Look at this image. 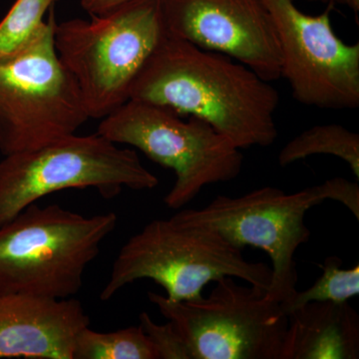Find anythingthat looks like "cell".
Returning <instances> with one entry per match:
<instances>
[{
	"label": "cell",
	"mask_w": 359,
	"mask_h": 359,
	"mask_svg": "<svg viewBox=\"0 0 359 359\" xmlns=\"http://www.w3.org/2000/svg\"><path fill=\"white\" fill-rule=\"evenodd\" d=\"M280 40L282 68L297 102L323 109L359 106V43L347 44L332 28L334 6L309 15L294 0H264Z\"/></svg>",
	"instance_id": "cell-10"
},
{
	"label": "cell",
	"mask_w": 359,
	"mask_h": 359,
	"mask_svg": "<svg viewBox=\"0 0 359 359\" xmlns=\"http://www.w3.org/2000/svg\"><path fill=\"white\" fill-rule=\"evenodd\" d=\"M209 297L172 302L149 292V301L178 328L194 359H280L289 316L266 290L235 278L217 280Z\"/></svg>",
	"instance_id": "cell-9"
},
{
	"label": "cell",
	"mask_w": 359,
	"mask_h": 359,
	"mask_svg": "<svg viewBox=\"0 0 359 359\" xmlns=\"http://www.w3.org/2000/svg\"><path fill=\"white\" fill-rule=\"evenodd\" d=\"M37 36L0 60V152L30 150L75 134L90 119L54 45L53 6Z\"/></svg>",
	"instance_id": "cell-8"
},
{
	"label": "cell",
	"mask_w": 359,
	"mask_h": 359,
	"mask_svg": "<svg viewBox=\"0 0 359 359\" xmlns=\"http://www.w3.org/2000/svg\"><path fill=\"white\" fill-rule=\"evenodd\" d=\"M128 1L130 0H81V6L92 16L101 15Z\"/></svg>",
	"instance_id": "cell-19"
},
{
	"label": "cell",
	"mask_w": 359,
	"mask_h": 359,
	"mask_svg": "<svg viewBox=\"0 0 359 359\" xmlns=\"http://www.w3.org/2000/svg\"><path fill=\"white\" fill-rule=\"evenodd\" d=\"M73 359H158L140 325L111 332L85 327L78 334Z\"/></svg>",
	"instance_id": "cell-15"
},
{
	"label": "cell",
	"mask_w": 359,
	"mask_h": 359,
	"mask_svg": "<svg viewBox=\"0 0 359 359\" xmlns=\"http://www.w3.org/2000/svg\"><path fill=\"white\" fill-rule=\"evenodd\" d=\"M271 276V268L248 261L242 249L217 231L184 223L174 215L150 222L123 245L100 299L109 301L130 283L149 278L166 290L170 301H196L205 287L224 276L266 290Z\"/></svg>",
	"instance_id": "cell-5"
},
{
	"label": "cell",
	"mask_w": 359,
	"mask_h": 359,
	"mask_svg": "<svg viewBox=\"0 0 359 359\" xmlns=\"http://www.w3.org/2000/svg\"><path fill=\"white\" fill-rule=\"evenodd\" d=\"M164 34L161 0H130L91 20L56 22L55 50L89 118L103 119L129 100L132 84Z\"/></svg>",
	"instance_id": "cell-4"
},
{
	"label": "cell",
	"mask_w": 359,
	"mask_h": 359,
	"mask_svg": "<svg viewBox=\"0 0 359 359\" xmlns=\"http://www.w3.org/2000/svg\"><path fill=\"white\" fill-rule=\"evenodd\" d=\"M97 133L139 149L173 170L176 181L164 199L170 209L189 204L205 186L237 178L244 165L240 149L211 125L195 117L184 121L171 110L146 101L129 99L103 118Z\"/></svg>",
	"instance_id": "cell-7"
},
{
	"label": "cell",
	"mask_w": 359,
	"mask_h": 359,
	"mask_svg": "<svg viewBox=\"0 0 359 359\" xmlns=\"http://www.w3.org/2000/svg\"><path fill=\"white\" fill-rule=\"evenodd\" d=\"M158 185L136 151L118 147L98 133L67 135L0 161V226L59 191L93 188L104 199H113L124 188L152 190Z\"/></svg>",
	"instance_id": "cell-6"
},
{
	"label": "cell",
	"mask_w": 359,
	"mask_h": 359,
	"mask_svg": "<svg viewBox=\"0 0 359 359\" xmlns=\"http://www.w3.org/2000/svg\"><path fill=\"white\" fill-rule=\"evenodd\" d=\"M314 155H330L346 163L359 179V136L339 124L318 125L294 137L280 150L278 163L287 167Z\"/></svg>",
	"instance_id": "cell-14"
},
{
	"label": "cell",
	"mask_w": 359,
	"mask_h": 359,
	"mask_svg": "<svg viewBox=\"0 0 359 359\" xmlns=\"http://www.w3.org/2000/svg\"><path fill=\"white\" fill-rule=\"evenodd\" d=\"M359 294V266L342 269L340 257H330L323 264V273L308 290H297L289 301L280 304L289 316L309 302H346Z\"/></svg>",
	"instance_id": "cell-16"
},
{
	"label": "cell",
	"mask_w": 359,
	"mask_h": 359,
	"mask_svg": "<svg viewBox=\"0 0 359 359\" xmlns=\"http://www.w3.org/2000/svg\"><path fill=\"white\" fill-rule=\"evenodd\" d=\"M327 200L346 205L359 219V186L339 177L292 194L266 186L240 197L219 195L203 209L182 210L175 217L217 231L238 249L254 247L266 252L273 276L266 295L283 304L297 290L295 252L311 238L304 217Z\"/></svg>",
	"instance_id": "cell-2"
},
{
	"label": "cell",
	"mask_w": 359,
	"mask_h": 359,
	"mask_svg": "<svg viewBox=\"0 0 359 359\" xmlns=\"http://www.w3.org/2000/svg\"><path fill=\"white\" fill-rule=\"evenodd\" d=\"M117 222L113 212L84 217L59 205H28L0 226V294L74 297Z\"/></svg>",
	"instance_id": "cell-3"
},
{
	"label": "cell",
	"mask_w": 359,
	"mask_h": 359,
	"mask_svg": "<svg viewBox=\"0 0 359 359\" xmlns=\"http://www.w3.org/2000/svg\"><path fill=\"white\" fill-rule=\"evenodd\" d=\"M56 1H57V0H56Z\"/></svg>",
	"instance_id": "cell-21"
},
{
	"label": "cell",
	"mask_w": 359,
	"mask_h": 359,
	"mask_svg": "<svg viewBox=\"0 0 359 359\" xmlns=\"http://www.w3.org/2000/svg\"><path fill=\"white\" fill-rule=\"evenodd\" d=\"M167 34L280 79V40L264 0H161Z\"/></svg>",
	"instance_id": "cell-11"
},
{
	"label": "cell",
	"mask_w": 359,
	"mask_h": 359,
	"mask_svg": "<svg viewBox=\"0 0 359 359\" xmlns=\"http://www.w3.org/2000/svg\"><path fill=\"white\" fill-rule=\"evenodd\" d=\"M130 99L203 120L240 150L269 147L278 138L280 96L271 82L166 32L132 84Z\"/></svg>",
	"instance_id": "cell-1"
},
{
	"label": "cell",
	"mask_w": 359,
	"mask_h": 359,
	"mask_svg": "<svg viewBox=\"0 0 359 359\" xmlns=\"http://www.w3.org/2000/svg\"><path fill=\"white\" fill-rule=\"evenodd\" d=\"M56 0H16L0 21V60L26 48L41 28L45 13Z\"/></svg>",
	"instance_id": "cell-17"
},
{
	"label": "cell",
	"mask_w": 359,
	"mask_h": 359,
	"mask_svg": "<svg viewBox=\"0 0 359 359\" xmlns=\"http://www.w3.org/2000/svg\"><path fill=\"white\" fill-rule=\"evenodd\" d=\"M139 320L142 330L155 347L158 359H194L185 339L172 321L158 325L147 313H142Z\"/></svg>",
	"instance_id": "cell-18"
},
{
	"label": "cell",
	"mask_w": 359,
	"mask_h": 359,
	"mask_svg": "<svg viewBox=\"0 0 359 359\" xmlns=\"http://www.w3.org/2000/svg\"><path fill=\"white\" fill-rule=\"evenodd\" d=\"M280 359L359 358V316L346 302H309L289 314Z\"/></svg>",
	"instance_id": "cell-13"
},
{
	"label": "cell",
	"mask_w": 359,
	"mask_h": 359,
	"mask_svg": "<svg viewBox=\"0 0 359 359\" xmlns=\"http://www.w3.org/2000/svg\"><path fill=\"white\" fill-rule=\"evenodd\" d=\"M90 318L77 299L0 294V358L73 359Z\"/></svg>",
	"instance_id": "cell-12"
},
{
	"label": "cell",
	"mask_w": 359,
	"mask_h": 359,
	"mask_svg": "<svg viewBox=\"0 0 359 359\" xmlns=\"http://www.w3.org/2000/svg\"><path fill=\"white\" fill-rule=\"evenodd\" d=\"M308 1L325 4L327 6H344L348 7L353 13H359V0H308Z\"/></svg>",
	"instance_id": "cell-20"
}]
</instances>
